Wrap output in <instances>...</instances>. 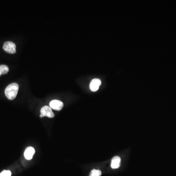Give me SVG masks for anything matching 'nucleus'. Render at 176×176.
<instances>
[{
    "label": "nucleus",
    "instance_id": "obj_9",
    "mask_svg": "<svg viewBox=\"0 0 176 176\" xmlns=\"http://www.w3.org/2000/svg\"><path fill=\"white\" fill-rule=\"evenodd\" d=\"M102 172L99 170L93 169L91 171L89 176H101Z\"/></svg>",
    "mask_w": 176,
    "mask_h": 176
},
{
    "label": "nucleus",
    "instance_id": "obj_11",
    "mask_svg": "<svg viewBox=\"0 0 176 176\" xmlns=\"http://www.w3.org/2000/svg\"><path fill=\"white\" fill-rule=\"evenodd\" d=\"M1 75H2L1 73H0V77H1Z\"/></svg>",
    "mask_w": 176,
    "mask_h": 176
},
{
    "label": "nucleus",
    "instance_id": "obj_7",
    "mask_svg": "<svg viewBox=\"0 0 176 176\" xmlns=\"http://www.w3.org/2000/svg\"><path fill=\"white\" fill-rule=\"evenodd\" d=\"M121 158L119 156H115L112 158L111 167L113 169L119 168L120 165Z\"/></svg>",
    "mask_w": 176,
    "mask_h": 176
},
{
    "label": "nucleus",
    "instance_id": "obj_8",
    "mask_svg": "<svg viewBox=\"0 0 176 176\" xmlns=\"http://www.w3.org/2000/svg\"><path fill=\"white\" fill-rule=\"evenodd\" d=\"M9 72V68L5 65H0V73L1 74H7Z\"/></svg>",
    "mask_w": 176,
    "mask_h": 176
},
{
    "label": "nucleus",
    "instance_id": "obj_6",
    "mask_svg": "<svg viewBox=\"0 0 176 176\" xmlns=\"http://www.w3.org/2000/svg\"><path fill=\"white\" fill-rule=\"evenodd\" d=\"M35 151L32 147H28L26 149L24 152V156L28 160L32 159L33 155L35 154Z\"/></svg>",
    "mask_w": 176,
    "mask_h": 176
},
{
    "label": "nucleus",
    "instance_id": "obj_3",
    "mask_svg": "<svg viewBox=\"0 0 176 176\" xmlns=\"http://www.w3.org/2000/svg\"><path fill=\"white\" fill-rule=\"evenodd\" d=\"M44 116H47L50 118H53L54 117V114L50 107L45 106L41 109L40 117H43Z\"/></svg>",
    "mask_w": 176,
    "mask_h": 176
},
{
    "label": "nucleus",
    "instance_id": "obj_10",
    "mask_svg": "<svg viewBox=\"0 0 176 176\" xmlns=\"http://www.w3.org/2000/svg\"><path fill=\"white\" fill-rule=\"evenodd\" d=\"M0 176H11V172L9 170H4L0 173Z\"/></svg>",
    "mask_w": 176,
    "mask_h": 176
},
{
    "label": "nucleus",
    "instance_id": "obj_1",
    "mask_svg": "<svg viewBox=\"0 0 176 176\" xmlns=\"http://www.w3.org/2000/svg\"><path fill=\"white\" fill-rule=\"evenodd\" d=\"M19 90V85L16 83H11L5 89V95L9 100L14 99Z\"/></svg>",
    "mask_w": 176,
    "mask_h": 176
},
{
    "label": "nucleus",
    "instance_id": "obj_4",
    "mask_svg": "<svg viewBox=\"0 0 176 176\" xmlns=\"http://www.w3.org/2000/svg\"><path fill=\"white\" fill-rule=\"evenodd\" d=\"M50 107L56 111H60L63 107V103L58 100H53L50 103Z\"/></svg>",
    "mask_w": 176,
    "mask_h": 176
},
{
    "label": "nucleus",
    "instance_id": "obj_2",
    "mask_svg": "<svg viewBox=\"0 0 176 176\" xmlns=\"http://www.w3.org/2000/svg\"><path fill=\"white\" fill-rule=\"evenodd\" d=\"M16 45L13 42L10 41H7L3 44V49L8 53L13 54L16 52Z\"/></svg>",
    "mask_w": 176,
    "mask_h": 176
},
{
    "label": "nucleus",
    "instance_id": "obj_5",
    "mask_svg": "<svg viewBox=\"0 0 176 176\" xmlns=\"http://www.w3.org/2000/svg\"><path fill=\"white\" fill-rule=\"evenodd\" d=\"M101 80L99 79H94L90 83V88L92 92H96L99 89L100 86L101 85Z\"/></svg>",
    "mask_w": 176,
    "mask_h": 176
}]
</instances>
